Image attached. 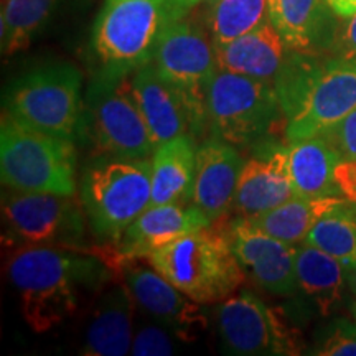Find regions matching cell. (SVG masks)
I'll list each match as a JSON object with an SVG mask.
<instances>
[{
  "label": "cell",
  "instance_id": "obj_34",
  "mask_svg": "<svg viewBox=\"0 0 356 356\" xmlns=\"http://www.w3.org/2000/svg\"><path fill=\"white\" fill-rule=\"evenodd\" d=\"M337 17L345 19L356 13V0H325Z\"/></svg>",
  "mask_w": 356,
  "mask_h": 356
},
{
  "label": "cell",
  "instance_id": "obj_30",
  "mask_svg": "<svg viewBox=\"0 0 356 356\" xmlns=\"http://www.w3.org/2000/svg\"><path fill=\"white\" fill-rule=\"evenodd\" d=\"M175 335L157 322H144L134 333L131 353L136 356H168L175 353Z\"/></svg>",
  "mask_w": 356,
  "mask_h": 356
},
{
  "label": "cell",
  "instance_id": "obj_9",
  "mask_svg": "<svg viewBox=\"0 0 356 356\" xmlns=\"http://www.w3.org/2000/svg\"><path fill=\"white\" fill-rule=\"evenodd\" d=\"M152 65L180 92L197 139L208 127L207 91L218 70L211 38L186 15L173 20L159 40Z\"/></svg>",
  "mask_w": 356,
  "mask_h": 356
},
{
  "label": "cell",
  "instance_id": "obj_38",
  "mask_svg": "<svg viewBox=\"0 0 356 356\" xmlns=\"http://www.w3.org/2000/svg\"><path fill=\"white\" fill-rule=\"evenodd\" d=\"M351 315H353V318L356 322V300L353 302V304H351Z\"/></svg>",
  "mask_w": 356,
  "mask_h": 356
},
{
  "label": "cell",
  "instance_id": "obj_17",
  "mask_svg": "<svg viewBox=\"0 0 356 356\" xmlns=\"http://www.w3.org/2000/svg\"><path fill=\"white\" fill-rule=\"evenodd\" d=\"M243 165L241 154L233 144L210 137L198 145L190 203L211 222L222 220L233 208Z\"/></svg>",
  "mask_w": 356,
  "mask_h": 356
},
{
  "label": "cell",
  "instance_id": "obj_11",
  "mask_svg": "<svg viewBox=\"0 0 356 356\" xmlns=\"http://www.w3.org/2000/svg\"><path fill=\"white\" fill-rule=\"evenodd\" d=\"M2 216L8 243L17 248L53 246L86 251V221L74 195L3 186Z\"/></svg>",
  "mask_w": 356,
  "mask_h": 356
},
{
  "label": "cell",
  "instance_id": "obj_36",
  "mask_svg": "<svg viewBox=\"0 0 356 356\" xmlns=\"http://www.w3.org/2000/svg\"><path fill=\"white\" fill-rule=\"evenodd\" d=\"M172 3L175 6V8L181 17H185L186 13L190 12V0H172Z\"/></svg>",
  "mask_w": 356,
  "mask_h": 356
},
{
  "label": "cell",
  "instance_id": "obj_27",
  "mask_svg": "<svg viewBox=\"0 0 356 356\" xmlns=\"http://www.w3.org/2000/svg\"><path fill=\"white\" fill-rule=\"evenodd\" d=\"M304 243L327 252L343 264H356V203L343 198L310 229Z\"/></svg>",
  "mask_w": 356,
  "mask_h": 356
},
{
  "label": "cell",
  "instance_id": "obj_33",
  "mask_svg": "<svg viewBox=\"0 0 356 356\" xmlns=\"http://www.w3.org/2000/svg\"><path fill=\"white\" fill-rule=\"evenodd\" d=\"M335 181L341 197L356 203V160H338Z\"/></svg>",
  "mask_w": 356,
  "mask_h": 356
},
{
  "label": "cell",
  "instance_id": "obj_20",
  "mask_svg": "<svg viewBox=\"0 0 356 356\" xmlns=\"http://www.w3.org/2000/svg\"><path fill=\"white\" fill-rule=\"evenodd\" d=\"M136 300L126 284L109 287L92 307L81 353L88 356H124L131 353Z\"/></svg>",
  "mask_w": 356,
  "mask_h": 356
},
{
  "label": "cell",
  "instance_id": "obj_28",
  "mask_svg": "<svg viewBox=\"0 0 356 356\" xmlns=\"http://www.w3.org/2000/svg\"><path fill=\"white\" fill-rule=\"evenodd\" d=\"M269 20V0H215L208 12L213 47L243 37Z\"/></svg>",
  "mask_w": 356,
  "mask_h": 356
},
{
  "label": "cell",
  "instance_id": "obj_3",
  "mask_svg": "<svg viewBox=\"0 0 356 356\" xmlns=\"http://www.w3.org/2000/svg\"><path fill=\"white\" fill-rule=\"evenodd\" d=\"M177 19L172 0H104L91 35L96 74L124 78L152 63L163 30Z\"/></svg>",
  "mask_w": 356,
  "mask_h": 356
},
{
  "label": "cell",
  "instance_id": "obj_14",
  "mask_svg": "<svg viewBox=\"0 0 356 356\" xmlns=\"http://www.w3.org/2000/svg\"><path fill=\"white\" fill-rule=\"evenodd\" d=\"M226 233L234 256L256 286L280 297H291L299 291L296 274L297 246L266 234L244 216L234 218Z\"/></svg>",
  "mask_w": 356,
  "mask_h": 356
},
{
  "label": "cell",
  "instance_id": "obj_26",
  "mask_svg": "<svg viewBox=\"0 0 356 356\" xmlns=\"http://www.w3.org/2000/svg\"><path fill=\"white\" fill-rule=\"evenodd\" d=\"M58 0H3L0 17L2 55L24 51L43 29L55 10Z\"/></svg>",
  "mask_w": 356,
  "mask_h": 356
},
{
  "label": "cell",
  "instance_id": "obj_32",
  "mask_svg": "<svg viewBox=\"0 0 356 356\" xmlns=\"http://www.w3.org/2000/svg\"><path fill=\"white\" fill-rule=\"evenodd\" d=\"M332 51L335 56L356 61V13L345 17L343 22L338 24Z\"/></svg>",
  "mask_w": 356,
  "mask_h": 356
},
{
  "label": "cell",
  "instance_id": "obj_16",
  "mask_svg": "<svg viewBox=\"0 0 356 356\" xmlns=\"http://www.w3.org/2000/svg\"><path fill=\"white\" fill-rule=\"evenodd\" d=\"M256 145V154L241 168L233 203V210L244 218L261 215L300 197L289 165V145L273 140H261Z\"/></svg>",
  "mask_w": 356,
  "mask_h": 356
},
{
  "label": "cell",
  "instance_id": "obj_8",
  "mask_svg": "<svg viewBox=\"0 0 356 356\" xmlns=\"http://www.w3.org/2000/svg\"><path fill=\"white\" fill-rule=\"evenodd\" d=\"M282 109L273 83L216 70L207 91L211 137L236 147L256 145L279 121Z\"/></svg>",
  "mask_w": 356,
  "mask_h": 356
},
{
  "label": "cell",
  "instance_id": "obj_12",
  "mask_svg": "<svg viewBox=\"0 0 356 356\" xmlns=\"http://www.w3.org/2000/svg\"><path fill=\"white\" fill-rule=\"evenodd\" d=\"M222 351L239 356L300 353L299 338L275 312L251 292L222 300L216 309Z\"/></svg>",
  "mask_w": 356,
  "mask_h": 356
},
{
  "label": "cell",
  "instance_id": "obj_18",
  "mask_svg": "<svg viewBox=\"0 0 356 356\" xmlns=\"http://www.w3.org/2000/svg\"><path fill=\"white\" fill-rule=\"evenodd\" d=\"M269 20L292 51H332L338 22L325 0H269Z\"/></svg>",
  "mask_w": 356,
  "mask_h": 356
},
{
  "label": "cell",
  "instance_id": "obj_1",
  "mask_svg": "<svg viewBox=\"0 0 356 356\" xmlns=\"http://www.w3.org/2000/svg\"><path fill=\"white\" fill-rule=\"evenodd\" d=\"M109 270L97 254L53 246L17 248L7 264L22 317L35 333H47L68 320L84 296L108 282Z\"/></svg>",
  "mask_w": 356,
  "mask_h": 356
},
{
  "label": "cell",
  "instance_id": "obj_37",
  "mask_svg": "<svg viewBox=\"0 0 356 356\" xmlns=\"http://www.w3.org/2000/svg\"><path fill=\"white\" fill-rule=\"evenodd\" d=\"M211 3V2H215V0H190V10H191V8H193V7H197L198 6V3Z\"/></svg>",
  "mask_w": 356,
  "mask_h": 356
},
{
  "label": "cell",
  "instance_id": "obj_7",
  "mask_svg": "<svg viewBox=\"0 0 356 356\" xmlns=\"http://www.w3.org/2000/svg\"><path fill=\"white\" fill-rule=\"evenodd\" d=\"M76 165L73 140L26 127L2 113L0 177L3 186L71 197L76 193Z\"/></svg>",
  "mask_w": 356,
  "mask_h": 356
},
{
  "label": "cell",
  "instance_id": "obj_23",
  "mask_svg": "<svg viewBox=\"0 0 356 356\" xmlns=\"http://www.w3.org/2000/svg\"><path fill=\"white\" fill-rule=\"evenodd\" d=\"M299 292L309 299L320 315L328 317L341 305L345 296L346 266L322 249L302 243L296 252Z\"/></svg>",
  "mask_w": 356,
  "mask_h": 356
},
{
  "label": "cell",
  "instance_id": "obj_24",
  "mask_svg": "<svg viewBox=\"0 0 356 356\" xmlns=\"http://www.w3.org/2000/svg\"><path fill=\"white\" fill-rule=\"evenodd\" d=\"M338 160L340 155L322 136L291 142L289 165L297 193L309 198L341 197L335 181Z\"/></svg>",
  "mask_w": 356,
  "mask_h": 356
},
{
  "label": "cell",
  "instance_id": "obj_2",
  "mask_svg": "<svg viewBox=\"0 0 356 356\" xmlns=\"http://www.w3.org/2000/svg\"><path fill=\"white\" fill-rule=\"evenodd\" d=\"M274 88L287 140L322 136L356 109V61L291 50Z\"/></svg>",
  "mask_w": 356,
  "mask_h": 356
},
{
  "label": "cell",
  "instance_id": "obj_4",
  "mask_svg": "<svg viewBox=\"0 0 356 356\" xmlns=\"http://www.w3.org/2000/svg\"><path fill=\"white\" fill-rule=\"evenodd\" d=\"M190 299L203 305L229 299L244 282L228 233L211 225L175 239L145 259Z\"/></svg>",
  "mask_w": 356,
  "mask_h": 356
},
{
  "label": "cell",
  "instance_id": "obj_31",
  "mask_svg": "<svg viewBox=\"0 0 356 356\" xmlns=\"http://www.w3.org/2000/svg\"><path fill=\"white\" fill-rule=\"evenodd\" d=\"M340 159L356 160V109L322 134Z\"/></svg>",
  "mask_w": 356,
  "mask_h": 356
},
{
  "label": "cell",
  "instance_id": "obj_19",
  "mask_svg": "<svg viewBox=\"0 0 356 356\" xmlns=\"http://www.w3.org/2000/svg\"><path fill=\"white\" fill-rule=\"evenodd\" d=\"M131 86L155 147L184 134L191 136L190 114L180 92L152 63L134 71Z\"/></svg>",
  "mask_w": 356,
  "mask_h": 356
},
{
  "label": "cell",
  "instance_id": "obj_13",
  "mask_svg": "<svg viewBox=\"0 0 356 356\" xmlns=\"http://www.w3.org/2000/svg\"><path fill=\"white\" fill-rule=\"evenodd\" d=\"M119 270L142 314L170 330L177 340L190 343L207 330L208 317L203 312V304L178 291L152 266H139L136 261Z\"/></svg>",
  "mask_w": 356,
  "mask_h": 356
},
{
  "label": "cell",
  "instance_id": "obj_22",
  "mask_svg": "<svg viewBox=\"0 0 356 356\" xmlns=\"http://www.w3.org/2000/svg\"><path fill=\"white\" fill-rule=\"evenodd\" d=\"M197 139L190 134L178 136L155 147L152 154V198L150 207L188 204L197 168Z\"/></svg>",
  "mask_w": 356,
  "mask_h": 356
},
{
  "label": "cell",
  "instance_id": "obj_6",
  "mask_svg": "<svg viewBox=\"0 0 356 356\" xmlns=\"http://www.w3.org/2000/svg\"><path fill=\"white\" fill-rule=\"evenodd\" d=\"M3 114L26 127L68 140L84 137L81 73L68 63L32 70L3 95Z\"/></svg>",
  "mask_w": 356,
  "mask_h": 356
},
{
  "label": "cell",
  "instance_id": "obj_15",
  "mask_svg": "<svg viewBox=\"0 0 356 356\" xmlns=\"http://www.w3.org/2000/svg\"><path fill=\"white\" fill-rule=\"evenodd\" d=\"M210 225L213 222L191 203L149 207L124 231L118 243L111 244L108 256L102 259L111 269L119 270L129 262L147 259L157 249Z\"/></svg>",
  "mask_w": 356,
  "mask_h": 356
},
{
  "label": "cell",
  "instance_id": "obj_29",
  "mask_svg": "<svg viewBox=\"0 0 356 356\" xmlns=\"http://www.w3.org/2000/svg\"><path fill=\"white\" fill-rule=\"evenodd\" d=\"M310 355L317 356H356V322L333 318L315 333Z\"/></svg>",
  "mask_w": 356,
  "mask_h": 356
},
{
  "label": "cell",
  "instance_id": "obj_21",
  "mask_svg": "<svg viewBox=\"0 0 356 356\" xmlns=\"http://www.w3.org/2000/svg\"><path fill=\"white\" fill-rule=\"evenodd\" d=\"M289 53L291 48L270 20H266L233 42L215 47L218 70L273 84L286 63Z\"/></svg>",
  "mask_w": 356,
  "mask_h": 356
},
{
  "label": "cell",
  "instance_id": "obj_10",
  "mask_svg": "<svg viewBox=\"0 0 356 356\" xmlns=\"http://www.w3.org/2000/svg\"><path fill=\"white\" fill-rule=\"evenodd\" d=\"M84 99V137L102 154L124 159L154 154L155 144L134 97L131 76L96 74Z\"/></svg>",
  "mask_w": 356,
  "mask_h": 356
},
{
  "label": "cell",
  "instance_id": "obj_35",
  "mask_svg": "<svg viewBox=\"0 0 356 356\" xmlns=\"http://www.w3.org/2000/svg\"><path fill=\"white\" fill-rule=\"evenodd\" d=\"M346 282H348V291L356 296V264L346 267Z\"/></svg>",
  "mask_w": 356,
  "mask_h": 356
},
{
  "label": "cell",
  "instance_id": "obj_25",
  "mask_svg": "<svg viewBox=\"0 0 356 356\" xmlns=\"http://www.w3.org/2000/svg\"><path fill=\"white\" fill-rule=\"evenodd\" d=\"M341 200H343L341 197H296L273 210L248 220L266 234L292 246H299L305 241L315 222L333 207H337Z\"/></svg>",
  "mask_w": 356,
  "mask_h": 356
},
{
  "label": "cell",
  "instance_id": "obj_5",
  "mask_svg": "<svg viewBox=\"0 0 356 356\" xmlns=\"http://www.w3.org/2000/svg\"><path fill=\"white\" fill-rule=\"evenodd\" d=\"M79 188L92 233L111 246L150 207L152 160L102 154L84 167Z\"/></svg>",
  "mask_w": 356,
  "mask_h": 356
}]
</instances>
